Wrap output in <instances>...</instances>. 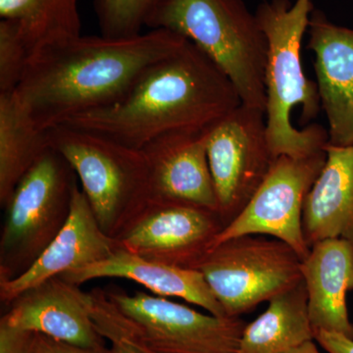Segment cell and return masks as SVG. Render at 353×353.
I'll return each instance as SVG.
<instances>
[{
	"label": "cell",
	"instance_id": "1",
	"mask_svg": "<svg viewBox=\"0 0 353 353\" xmlns=\"http://www.w3.org/2000/svg\"><path fill=\"white\" fill-rule=\"evenodd\" d=\"M188 39L150 29L129 38L80 36L39 48L14 90L41 129L121 101L146 70Z\"/></svg>",
	"mask_w": 353,
	"mask_h": 353
},
{
	"label": "cell",
	"instance_id": "2",
	"mask_svg": "<svg viewBox=\"0 0 353 353\" xmlns=\"http://www.w3.org/2000/svg\"><path fill=\"white\" fill-rule=\"evenodd\" d=\"M241 103L226 74L188 41L146 70L121 101L63 124L141 150L163 134L203 131Z\"/></svg>",
	"mask_w": 353,
	"mask_h": 353
},
{
	"label": "cell",
	"instance_id": "3",
	"mask_svg": "<svg viewBox=\"0 0 353 353\" xmlns=\"http://www.w3.org/2000/svg\"><path fill=\"white\" fill-rule=\"evenodd\" d=\"M312 0L264 1L257 19L267 39L265 67L267 134L274 157L305 158L326 150L328 130L310 124L321 110L317 83L301 61V43L312 13Z\"/></svg>",
	"mask_w": 353,
	"mask_h": 353
},
{
	"label": "cell",
	"instance_id": "4",
	"mask_svg": "<svg viewBox=\"0 0 353 353\" xmlns=\"http://www.w3.org/2000/svg\"><path fill=\"white\" fill-rule=\"evenodd\" d=\"M158 28L196 44L233 83L241 103L265 111L267 39L243 0H168L148 29Z\"/></svg>",
	"mask_w": 353,
	"mask_h": 353
},
{
	"label": "cell",
	"instance_id": "5",
	"mask_svg": "<svg viewBox=\"0 0 353 353\" xmlns=\"http://www.w3.org/2000/svg\"><path fill=\"white\" fill-rule=\"evenodd\" d=\"M73 168L102 231L116 239L150 201L145 153L97 132L61 124L48 130Z\"/></svg>",
	"mask_w": 353,
	"mask_h": 353
},
{
	"label": "cell",
	"instance_id": "6",
	"mask_svg": "<svg viewBox=\"0 0 353 353\" xmlns=\"http://www.w3.org/2000/svg\"><path fill=\"white\" fill-rule=\"evenodd\" d=\"M78 176L52 148L39 157L7 202L0 236V281L27 271L63 229Z\"/></svg>",
	"mask_w": 353,
	"mask_h": 353
},
{
	"label": "cell",
	"instance_id": "7",
	"mask_svg": "<svg viewBox=\"0 0 353 353\" xmlns=\"http://www.w3.org/2000/svg\"><path fill=\"white\" fill-rule=\"evenodd\" d=\"M301 261L284 241L246 234L210 248L201 272L227 317H240L303 282Z\"/></svg>",
	"mask_w": 353,
	"mask_h": 353
},
{
	"label": "cell",
	"instance_id": "8",
	"mask_svg": "<svg viewBox=\"0 0 353 353\" xmlns=\"http://www.w3.org/2000/svg\"><path fill=\"white\" fill-rule=\"evenodd\" d=\"M108 299L134 341L148 353H236L245 323L204 314L166 297L111 288Z\"/></svg>",
	"mask_w": 353,
	"mask_h": 353
},
{
	"label": "cell",
	"instance_id": "9",
	"mask_svg": "<svg viewBox=\"0 0 353 353\" xmlns=\"http://www.w3.org/2000/svg\"><path fill=\"white\" fill-rule=\"evenodd\" d=\"M218 214L225 226L255 194L275 157L262 109L241 103L205 130Z\"/></svg>",
	"mask_w": 353,
	"mask_h": 353
},
{
	"label": "cell",
	"instance_id": "10",
	"mask_svg": "<svg viewBox=\"0 0 353 353\" xmlns=\"http://www.w3.org/2000/svg\"><path fill=\"white\" fill-rule=\"evenodd\" d=\"M325 161L326 150L305 158L276 157L259 190L221 230L210 248L239 236L260 234L284 241L305 259L310 248L303 236V204Z\"/></svg>",
	"mask_w": 353,
	"mask_h": 353
},
{
	"label": "cell",
	"instance_id": "11",
	"mask_svg": "<svg viewBox=\"0 0 353 353\" xmlns=\"http://www.w3.org/2000/svg\"><path fill=\"white\" fill-rule=\"evenodd\" d=\"M224 227L208 209L148 201L115 240L121 250L143 259L194 269Z\"/></svg>",
	"mask_w": 353,
	"mask_h": 353
},
{
	"label": "cell",
	"instance_id": "12",
	"mask_svg": "<svg viewBox=\"0 0 353 353\" xmlns=\"http://www.w3.org/2000/svg\"><path fill=\"white\" fill-rule=\"evenodd\" d=\"M205 130L163 134L141 148L150 170V201L185 204L218 213Z\"/></svg>",
	"mask_w": 353,
	"mask_h": 353
},
{
	"label": "cell",
	"instance_id": "13",
	"mask_svg": "<svg viewBox=\"0 0 353 353\" xmlns=\"http://www.w3.org/2000/svg\"><path fill=\"white\" fill-rule=\"evenodd\" d=\"M1 321L76 347L106 345L92 322L88 292L60 276L23 292Z\"/></svg>",
	"mask_w": 353,
	"mask_h": 353
},
{
	"label": "cell",
	"instance_id": "14",
	"mask_svg": "<svg viewBox=\"0 0 353 353\" xmlns=\"http://www.w3.org/2000/svg\"><path fill=\"white\" fill-rule=\"evenodd\" d=\"M118 245L102 231L87 197L77 187L63 229L32 266L11 280L0 281V301L10 305L23 292L51 278L108 259Z\"/></svg>",
	"mask_w": 353,
	"mask_h": 353
},
{
	"label": "cell",
	"instance_id": "15",
	"mask_svg": "<svg viewBox=\"0 0 353 353\" xmlns=\"http://www.w3.org/2000/svg\"><path fill=\"white\" fill-rule=\"evenodd\" d=\"M308 50L321 108L328 120L329 145H353V30L332 23L313 10L308 25Z\"/></svg>",
	"mask_w": 353,
	"mask_h": 353
},
{
	"label": "cell",
	"instance_id": "16",
	"mask_svg": "<svg viewBox=\"0 0 353 353\" xmlns=\"http://www.w3.org/2000/svg\"><path fill=\"white\" fill-rule=\"evenodd\" d=\"M301 274L314 334L324 331L353 339L347 304V292L353 290V241H317L301 261Z\"/></svg>",
	"mask_w": 353,
	"mask_h": 353
},
{
	"label": "cell",
	"instance_id": "17",
	"mask_svg": "<svg viewBox=\"0 0 353 353\" xmlns=\"http://www.w3.org/2000/svg\"><path fill=\"white\" fill-rule=\"evenodd\" d=\"M60 277L77 285L95 279H126L143 285L154 296L178 297L210 314L227 317L201 272L152 261L119 248L108 259L74 269Z\"/></svg>",
	"mask_w": 353,
	"mask_h": 353
},
{
	"label": "cell",
	"instance_id": "18",
	"mask_svg": "<svg viewBox=\"0 0 353 353\" xmlns=\"http://www.w3.org/2000/svg\"><path fill=\"white\" fill-rule=\"evenodd\" d=\"M303 230L311 248L326 239L353 241V145L326 148V161L303 204Z\"/></svg>",
	"mask_w": 353,
	"mask_h": 353
},
{
	"label": "cell",
	"instance_id": "19",
	"mask_svg": "<svg viewBox=\"0 0 353 353\" xmlns=\"http://www.w3.org/2000/svg\"><path fill=\"white\" fill-rule=\"evenodd\" d=\"M41 129L15 92L0 94V205L6 208L16 185L48 148Z\"/></svg>",
	"mask_w": 353,
	"mask_h": 353
},
{
	"label": "cell",
	"instance_id": "20",
	"mask_svg": "<svg viewBox=\"0 0 353 353\" xmlns=\"http://www.w3.org/2000/svg\"><path fill=\"white\" fill-rule=\"evenodd\" d=\"M311 340H315V334L303 280L272 299L266 310L245 325L236 353H285Z\"/></svg>",
	"mask_w": 353,
	"mask_h": 353
},
{
	"label": "cell",
	"instance_id": "21",
	"mask_svg": "<svg viewBox=\"0 0 353 353\" xmlns=\"http://www.w3.org/2000/svg\"><path fill=\"white\" fill-rule=\"evenodd\" d=\"M79 0H0V17L12 20L32 53L81 34Z\"/></svg>",
	"mask_w": 353,
	"mask_h": 353
},
{
	"label": "cell",
	"instance_id": "22",
	"mask_svg": "<svg viewBox=\"0 0 353 353\" xmlns=\"http://www.w3.org/2000/svg\"><path fill=\"white\" fill-rule=\"evenodd\" d=\"M168 0H94L101 34L108 38H129L150 27Z\"/></svg>",
	"mask_w": 353,
	"mask_h": 353
},
{
	"label": "cell",
	"instance_id": "23",
	"mask_svg": "<svg viewBox=\"0 0 353 353\" xmlns=\"http://www.w3.org/2000/svg\"><path fill=\"white\" fill-rule=\"evenodd\" d=\"M88 301L95 329L108 341L111 353H148L128 332L119 310L108 299L105 290L94 289L88 292Z\"/></svg>",
	"mask_w": 353,
	"mask_h": 353
},
{
	"label": "cell",
	"instance_id": "24",
	"mask_svg": "<svg viewBox=\"0 0 353 353\" xmlns=\"http://www.w3.org/2000/svg\"><path fill=\"white\" fill-rule=\"evenodd\" d=\"M31 57L21 36L19 27L12 20L0 21V94L14 92L24 75Z\"/></svg>",
	"mask_w": 353,
	"mask_h": 353
},
{
	"label": "cell",
	"instance_id": "25",
	"mask_svg": "<svg viewBox=\"0 0 353 353\" xmlns=\"http://www.w3.org/2000/svg\"><path fill=\"white\" fill-rule=\"evenodd\" d=\"M37 333L14 328L0 320V353H36Z\"/></svg>",
	"mask_w": 353,
	"mask_h": 353
},
{
	"label": "cell",
	"instance_id": "26",
	"mask_svg": "<svg viewBox=\"0 0 353 353\" xmlns=\"http://www.w3.org/2000/svg\"><path fill=\"white\" fill-rule=\"evenodd\" d=\"M36 353H111L109 347H104L95 348H85L69 345L44 336L37 334Z\"/></svg>",
	"mask_w": 353,
	"mask_h": 353
},
{
	"label": "cell",
	"instance_id": "27",
	"mask_svg": "<svg viewBox=\"0 0 353 353\" xmlns=\"http://www.w3.org/2000/svg\"><path fill=\"white\" fill-rule=\"evenodd\" d=\"M315 341L329 353H353V339L343 334L317 332Z\"/></svg>",
	"mask_w": 353,
	"mask_h": 353
},
{
	"label": "cell",
	"instance_id": "28",
	"mask_svg": "<svg viewBox=\"0 0 353 353\" xmlns=\"http://www.w3.org/2000/svg\"><path fill=\"white\" fill-rule=\"evenodd\" d=\"M314 341H305V343H301V345H297V347L292 348V350H288L285 353H321L318 350Z\"/></svg>",
	"mask_w": 353,
	"mask_h": 353
}]
</instances>
